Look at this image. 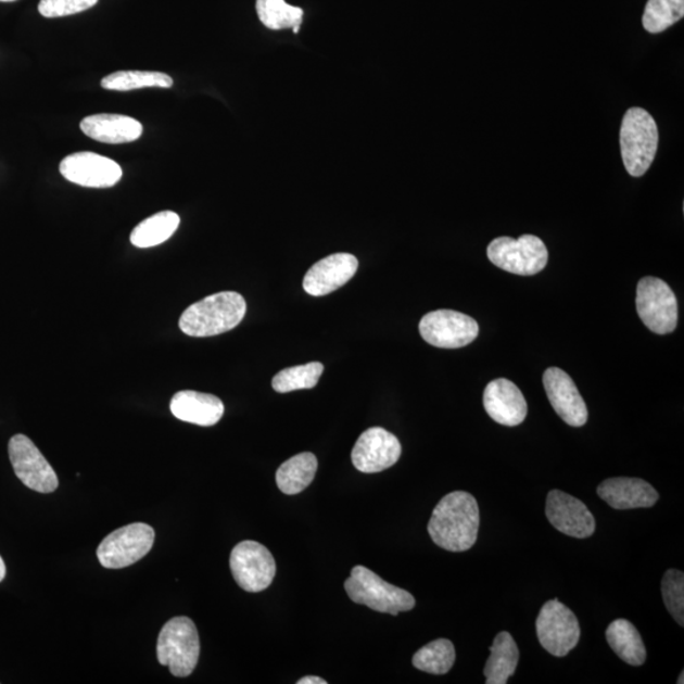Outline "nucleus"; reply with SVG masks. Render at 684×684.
Instances as JSON below:
<instances>
[{
	"label": "nucleus",
	"instance_id": "obj_1",
	"mask_svg": "<svg viewBox=\"0 0 684 684\" xmlns=\"http://www.w3.org/2000/svg\"><path fill=\"white\" fill-rule=\"evenodd\" d=\"M429 534L432 542L447 552H467L477 542L479 507L470 493L456 491L446 494L433 509Z\"/></svg>",
	"mask_w": 684,
	"mask_h": 684
},
{
	"label": "nucleus",
	"instance_id": "obj_2",
	"mask_svg": "<svg viewBox=\"0 0 684 684\" xmlns=\"http://www.w3.org/2000/svg\"><path fill=\"white\" fill-rule=\"evenodd\" d=\"M246 315V302L238 292H219L188 307L179 327L188 337L210 338L231 331Z\"/></svg>",
	"mask_w": 684,
	"mask_h": 684
},
{
	"label": "nucleus",
	"instance_id": "obj_3",
	"mask_svg": "<svg viewBox=\"0 0 684 684\" xmlns=\"http://www.w3.org/2000/svg\"><path fill=\"white\" fill-rule=\"evenodd\" d=\"M659 132L656 119L638 106L630 109L622 119L620 131L621 155L626 172L641 178L656 159Z\"/></svg>",
	"mask_w": 684,
	"mask_h": 684
},
{
	"label": "nucleus",
	"instance_id": "obj_4",
	"mask_svg": "<svg viewBox=\"0 0 684 684\" xmlns=\"http://www.w3.org/2000/svg\"><path fill=\"white\" fill-rule=\"evenodd\" d=\"M156 654L159 663L169 667L173 675L185 679L192 674L201 654L195 623L186 616L167 621L160 631Z\"/></svg>",
	"mask_w": 684,
	"mask_h": 684
},
{
	"label": "nucleus",
	"instance_id": "obj_5",
	"mask_svg": "<svg viewBox=\"0 0 684 684\" xmlns=\"http://www.w3.org/2000/svg\"><path fill=\"white\" fill-rule=\"evenodd\" d=\"M345 590L353 603L382 613L397 616L416 606V599L409 592L387 583L363 566L352 569V575L345 581Z\"/></svg>",
	"mask_w": 684,
	"mask_h": 684
},
{
	"label": "nucleus",
	"instance_id": "obj_6",
	"mask_svg": "<svg viewBox=\"0 0 684 684\" xmlns=\"http://www.w3.org/2000/svg\"><path fill=\"white\" fill-rule=\"evenodd\" d=\"M486 255L497 268L524 277L535 276L549 261L545 243L534 235H522L517 240L494 239L486 248Z\"/></svg>",
	"mask_w": 684,
	"mask_h": 684
},
{
	"label": "nucleus",
	"instance_id": "obj_7",
	"mask_svg": "<svg viewBox=\"0 0 684 684\" xmlns=\"http://www.w3.org/2000/svg\"><path fill=\"white\" fill-rule=\"evenodd\" d=\"M636 309L648 329L658 334L671 333L679 324V302L666 281L645 277L637 283Z\"/></svg>",
	"mask_w": 684,
	"mask_h": 684
},
{
	"label": "nucleus",
	"instance_id": "obj_8",
	"mask_svg": "<svg viewBox=\"0 0 684 684\" xmlns=\"http://www.w3.org/2000/svg\"><path fill=\"white\" fill-rule=\"evenodd\" d=\"M154 542L155 531L149 524H127L103 539L97 557L106 569L127 568L148 555Z\"/></svg>",
	"mask_w": 684,
	"mask_h": 684
},
{
	"label": "nucleus",
	"instance_id": "obj_9",
	"mask_svg": "<svg viewBox=\"0 0 684 684\" xmlns=\"http://www.w3.org/2000/svg\"><path fill=\"white\" fill-rule=\"evenodd\" d=\"M536 634L547 653L562 658L580 643V622L574 612L560 600H547L536 619Z\"/></svg>",
	"mask_w": 684,
	"mask_h": 684
},
{
	"label": "nucleus",
	"instance_id": "obj_10",
	"mask_svg": "<svg viewBox=\"0 0 684 684\" xmlns=\"http://www.w3.org/2000/svg\"><path fill=\"white\" fill-rule=\"evenodd\" d=\"M230 567L236 583L251 593L269 588L277 573L276 560L268 547L253 540H245L233 547Z\"/></svg>",
	"mask_w": 684,
	"mask_h": 684
},
{
	"label": "nucleus",
	"instance_id": "obj_11",
	"mask_svg": "<svg viewBox=\"0 0 684 684\" xmlns=\"http://www.w3.org/2000/svg\"><path fill=\"white\" fill-rule=\"evenodd\" d=\"M418 329L428 344L440 349L467 346L479 334V326L474 318L452 309L430 312L422 317Z\"/></svg>",
	"mask_w": 684,
	"mask_h": 684
},
{
	"label": "nucleus",
	"instance_id": "obj_12",
	"mask_svg": "<svg viewBox=\"0 0 684 684\" xmlns=\"http://www.w3.org/2000/svg\"><path fill=\"white\" fill-rule=\"evenodd\" d=\"M8 453L15 476L29 490L38 493H52L58 490L59 479L55 470L38 451L33 440L22 433L14 435L8 445Z\"/></svg>",
	"mask_w": 684,
	"mask_h": 684
},
{
	"label": "nucleus",
	"instance_id": "obj_13",
	"mask_svg": "<svg viewBox=\"0 0 684 684\" xmlns=\"http://www.w3.org/2000/svg\"><path fill=\"white\" fill-rule=\"evenodd\" d=\"M400 440L383 428L364 431L352 452L354 467L363 473H379L394 466L401 458Z\"/></svg>",
	"mask_w": 684,
	"mask_h": 684
},
{
	"label": "nucleus",
	"instance_id": "obj_14",
	"mask_svg": "<svg viewBox=\"0 0 684 684\" xmlns=\"http://www.w3.org/2000/svg\"><path fill=\"white\" fill-rule=\"evenodd\" d=\"M63 177L86 188H111L122 178L121 166L113 160L94 152H75L60 163Z\"/></svg>",
	"mask_w": 684,
	"mask_h": 684
},
{
	"label": "nucleus",
	"instance_id": "obj_15",
	"mask_svg": "<svg viewBox=\"0 0 684 684\" xmlns=\"http://www.w3.org/2000/svg\"><path fill=\"white\" fill-rule=\"evenodd\" d=\"M545 512L547 520L561 534L577 539L595 534V517L582 501L568 493L554 490L547 494Z\"/></svg>",
	"mask_w": 684,
	"mask_h": 684
},
{
	"label": "nucleus",
	"instance_id": "obj_16",
	"mask_svg": "<svg viewBox=\"0 0 684 684\" xmlns=\"http://www.w3.org/2000/svg\"><path fill=\"white\" fill-rule=\"evenodd\" d=\"M543 383L547 398L562 421L582 428L588 420V409L573 379L559 368L546 369Z\"/></svg>",
	"mask_w": 684,
	"mask_h": 684
},
{
	"label": "nucleus",
	"instance_id": "obj_17",
	"mask_svg": "<svg viewBox=\"0 0 684 684\" xmlns=\"http://www.w3.org/2000/svg\"><path fill=\"white\" fill-rule=\"evenodd\" d=\"M483 405L493 421L509 428L519 426L528 416V402L519 387L504 378L485 387Z\"/></svg>",
	"mask_w": 684,
	"mask_h": 684
},
{
	"label": "nucleus",
	"instance_id": "obj_18",
	"mask_svg": "<svg viewBox=\"0 0 684 684\" xmlns=\"http://www.w3.org/2000/svg\"><path fill=\"white\" fill-rule=\"evenodd\" d=\"M359 262L352 254H332L317 262L303 279V288L311 295L330 294L355 276Z\"/></svg>",
	"mask_w": 684,
	"mask_h": 684
},
{
	"label": "nucleus",
	"instance_id": "obj_19",
	"mask_svg": "<svg viewBox=\"0 0 684 684\" xmlns=\"http://www.w3.org/2000/svg\"><path fill=\"white\" fill-rule=\"evenodd\" d=\"M597 494L615 509L649 508L659 499L653 485L638 478L607 479L598 485Z\"/></svg>",
	"mask_w": 684,
	"mask_h": 684
},
{
	"label": "nucleus",
	"instance_id": "obj_20",
	"mask_svg": "<svg viewBox=\"0 0 684 684\" xmlns=\"http://www.w3.org/2000/svg\"><path fill=\"white\" fill-rule=\"evenodd\" d=\"M84 135L98 142L119 144L140 139L143 128L139 121L121 114H93L80 122Z\"/></svg>",
	"mask_w": 684,
	"mask_h": 684
},
{
	"label": "nucleus",
	"instance_id": "obj_21",
	"mask_svg": "<svg viewBox=\"0 0 684 684\" xmlns=\"http://www.w3.org/2000/svg\"><path fill=\"white\" fill-rule=\"evenodd\" d=\"M172 414L180 421L198 426L216 425L225 413V406L216 395L195 391L175 393L170 402Z\"/></svg>",
	"mask_w": 684,
	"mask_h": 684
},
{
	"label": "nucleus",
	"instance_id": "obj_22",
	"mask_svg": "<svg viewBox=\"0 0 684 684\" xmlns=\"http://www.w3.org/2000/svg\"><path fill=\"white\" fill-rule=\"evenodd\" d=\"M520 653L511 634L502 631L494 637L491 656L484 667L486 684H506L516 672Z\"/></svg>",
	"mask_w": 684,
	"mask_h": 684
},
{
	"label": "nucleus",
	"instance_id": "obj_23",
	"mask_svg": "<svg viewBox=\"0 0 684 684\" xmlns=\"http://www.w3.org/2000/svg\"><path fill=\"white\" fill-rule=\"evenodd\" d=\"M606 638L608 645L625 663L635 667L645 663L646 649L643 638L630 621L619 619L611 622L606 630Z\"/></svg>",
	"mask_w": 684,
	"mask_h": 684
},
{
	"label": "nucleus",
	"instance_id": "obj_24",
	"mask_svg": "<svg viewBox=\"0 0 684 684\" xmlns=\"http://www.w3.org/2000/svg\"><path fill=\"white\" fill-rule=\"evenodd\" d=\"M317 467V458L312 453L292 456L277 470L278 489L288 496L303 492L314 482Z\"/></svg>",
	"mask_w": 684,
	"mask_h": 684
},
{
	"label": "nucleus",
	"instance_id": "obj_25",
	"mask_svg": "<svg viewBox=\"0 0 684 684\" xmlns=\"http://www.w3.org/2000/svg\"><path fill=\"white\" fill-rule=\"evenodd\" d=\"M180 225V217L172 211H163L143 219L134 228L131 243L136 248L148 249L160 245L172 238Z\"/></svg>",
	"mask_w": 684,
	"mask_h": 684
},
{
	"label": "nucleus",
	"instance_id": "obj_26",
	"mask_svg": "<svg viewBox=\"0 0 684 684\" xmlns=\"http://www.w3.org/2000/svg\"><path fill=\"white\" fill-rule=\"evenodd\" d=\"M455 657L454 644L447 638H438L415 654L413 664L418 671L443 675L451 672Z\"/></svg>",
	"mask_w": 684,
	"mask_h": 684
},
{
	"label": "nucleus",
	"instance_id": "obj_27",
	"mask_svg": "<svg viewBox=\"0 0 684 684\" xmlns=\"http://www.w3.org/2000/svg\"><path fill=\"white\" fill-rule=\"evenodd\" d=\"M173 79L169 75L159 72H117L104 76L101 81L106 90L129 91L142 88H172Z\"/></svg>",
	"mask_w": 684,
	"mask_h": 684
},
{
	"label": "nucleus",
	"instance_id": "obj_28",
	"mask_svg": "<svg viewBox=\"0 0 684 684\" xmlns=\"http://www.w3.org/2000/svg\"><path fill=\"white\" fill-rule=\"evenodd\" d=\"M258 20L270 29L301 27L302 8L286 3V0H256Z\"/></svg>",
	"mask_w": 684,
	"mask_h": 684
},
{
	"label": "nucleus",
	"instance_id": "obj_29",
	"mask_svg": "<svg viewBox=\"0 0 684 684\" xmlns=\"http://www.w3.org/2000/svg\"><path fill=\"white\" fill-rule=\"evenodd\" d=\"M324 365L318 362L299 365V367L280 370L273 378L274 391L289 393L300 390H312L318 383L324 372Z\"/></svg>",
	"mask_w": 684,
	"mask_h": 684
},
{
	"label": "nucleus",
	"instance_id": "obj_30",
	"mask_svg": "<svg viewBox=\"0 0 684 684\" xmlns=\"http://www.w3.org/2000/svg\"><path fill=\"white\" fill-rule=\"evenodd\" d=\"M684 15V0H648L643 15V26L650 34H660Z\"/></svg>",
	"mask_w": 684,
	"mask_h": 684
},
{
	"label": "nucleus",
	"instance_id": "obj_31",
	"mask_svg": "<svg viewBox=\"0 0 684 684\" xmlns=\"http://www.w3.org/2000/svg\"><path fill=\"white\" fill-rule=\"evenodd\" d=\"M661 595L669 613L676 623L684 625V574L681 570H667L661 581Z\"/></svg>",
	"mask_w": 684,
	"mask_h": 684
},
{
	"label": "nucleus",
	"instance_id": "obj_32",
	"mask_svg": "<svg viewBox=\"0 0 684 684\" xmlns=\"http://www.w3.org/2000/svg\"><path fill=\"white\" fill-rule=\"evenodd\" d=\"M98 0H41L38 12L46 18L66 17L90 10Z\"/></svg>",
	"mask_w": 684,
	"mask_h": 684
},
{
	"label": "nucleus",
	"instance_id": "obj_33",
	"mask_svg": "<svg viewBox=\"0 0 684 684\" xmlns=\"http://www.w3.org/2000/svg\"><path fill=\"white\" fill-rule=\"evenodd\" d=\"M326 683L327 682L325 680L319 679V676H315V675L303 676V679L296 682V684H326Z\"/></svg>",
	"mask_w": 684,
	"mask_h": 684
},
{
	"label": "nucleus",
	"instance_id": "obj_34",
	"mask_svg": "<svg viewBox=\"0 0 684 684\" xmlns=\"http://www.w3.org/2000/svg\"><path fill=\"white\" fill-rule=\"evenodd\" d=\"M5 574H7V569H5L4 560L2 557H0V582L4 580Z\"/></svg>",
	"mask_w": 684,
	"mask_h": 684
},
{
	"label": "nucleus",
	"instance_id": "obj_35",
	"mask_svg": "<svg viewBox=\"0 0 684 684\" xmlns=\"http://www.w3.org/2000/svg\"><path fill=\"white\" fill-rule=\"evenodd\" d=\"M680 683H681V684H683V683H684V681H683V672L681 673V679L679 680V684H680Z\"/></svg>",
	"mask_w": 684,
	"mask_h": 684
},
{
	"label": "nucleus",
	"instance_id": "obj_36",
	"mask_svg": "<svg viewBox=\"0 0 684 684\" xmlns=\"http://www.w3.org/2000/svg\"><path fill=\"white\" fill-rule=\"evenodd\" d=\"M0 2H14V0H0Z\"/></svg>",
	"mask_w": 684,
	"mask_h": 684
}]
</instances>
